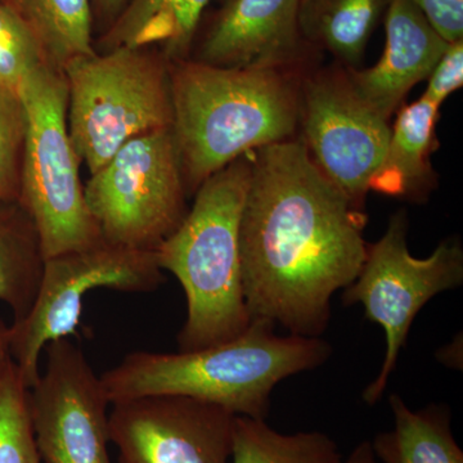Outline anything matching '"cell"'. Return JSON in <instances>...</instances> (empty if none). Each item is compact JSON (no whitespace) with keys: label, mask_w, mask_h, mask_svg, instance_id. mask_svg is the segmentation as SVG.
<instances>
[{"label":"cell","mask_w":463,"mask_h":463,"mask_svg":"<svg viewBox=\"0 0 463 463\" xmlns=\"http://www.w3.org/2000/svg\"><path fill=\"white\" fill-rule=\"evenodd\" d=\"M63 75L70 137L90 175L125 143L173 127L170 61L155 48L96 51Z\"/></svg>","instance_id":"5"},{"label":"cell","mask_w":463,"mask_h":463,"mask_svg":"<svg viewBox=\"0 0 463 463\" xmlns=\"http://www.w3.org/2000/svg\"><path fill=\"white\" fill-rule=\"evenodd\" d=\"M231 463H343V456L325 432L282 434L265 420L236 416Z\"/></svg>","instance_id":"21"},{"label":"cell","mask_w":463,"mask_h":463,"mask_svg":"<svg viewBox=\"0 0 463 463\" xmlns=\"http://www.w3.org/2000/svg\"><path fill=\"white\" fill-rule=\"evenodd\" d=\"M298 123L316 165L355 209H364L388 147L389 120L355 93L346 71L335 70L304 83Z\"/></svg>","instance_id":"11"},{"label":"cell","mask_w":463,"mask_h":463,"mask_svg":"<svg viewBox=\"0 0 463 463\" xmlns=\"http://www.w3.org/2000/svg\"><path fill=\"white\" fill-rule=\"evenodd\" d=\"M258 151L240 222L250 319L321 337L332 297L355 281L367 257V216L326 178L303 139Z\"/></svg>","instance_id":"1"},{"label":"cell","mask_w":463,"mask_h":463,"mask_svg":"<svg viewBox=\"0 0 463 463\" xmlns=\"http://www.w3.org/2000/svg\"><path fill=\"white\" fill-rule=\"evenodd\" d=\"M26 114L20 203L33 219L45 259L103 242L85 201L81 160L67 125L63 72L33 70L18 90Z\"/></svg>","instance_id":"6"},{"label":"cell","mask_w":463,"mask_h":463,"mask_svg":"<svg viewBox=\"0 0 463 463\" xmlns=\"http://www.w3.org/2000/svg\"><path fill=\"white\" fill-rule=\"evenodd\" d=\"M41 66L44 58L32 30L0 0V90L18 93L24 79Z\"/></svg>","instance_id":"23"},{"label":"cell","mask_w":463,"mask_h":463,"mask_svg":"<svg viewBox=\"0 0 463 463\" xmlns=\"http://www.w3.org/2000/svg\"><path fill=\"white\" fill-rule=\"evenodd\" d=\"M173 134L188 194L251 149L292 138L300 93L281 69L170 62Z\"/></svg>","instance_id":"3"},{"label":"cell","mask_w":463,"mask_h":463,"mask_svg":"<svg viewBox=\"0 0 463 463\" xmlns=\"http://www.w3.org/2000/svg\"><path fill=\"white\" fill-rule=\"evenodd\" d=\"M383 57L367 70L346 71L355 93L389 120L414 85L430 76L449 43L408 0H392L385 14Z\"/></svg>","instance_id":"14"},{"label":"cell","mask_w":463,"mask_h":463,"mask_svg":"<svg viewBox=\"0 0 463 463\" xmlns=\"http://www.w3.org/2000/svg\"><path fill=\"white\" fill-rule=\"evenodd\" d=\"M298 0H225L196 60L224 69H283L304 42Z\"/></svg>","instance_id":"13"},{"label":"cell","mask_w":463,"mask_h":463,"mask_svg":"<svg viewBox=\"0 0 463 463\" xmlns=\"http://www.w3.org/2000/svg\"><path fill=\"white\" fill-rule=\"evenodd\" d=\"M109 438L118 463H231L236 414L182 397L111 404Z\"/></svg>","instance_id":"12"},{"label":"cell","mask_w":463,"mask_h":463,"mask_svg":"<svg viewBox=\"0 0 463 463\" xmlns=\"http://www.w3.org/2000/svg\"><path fill=\"white\" fill-rule=\"evenodd\" d=\"M392 0H298L304 41L330 52L354 69Z\"/></svg>","instance_id":"18"},{"label":"cell","mask_w":463,"mask_h":463,"mask_svg":"<svg viewBox=\"0 0 463 463\" xmlns=\"http://www.w3.org/2000/svg\"><path fill=\"white\" fill-rule=\"evenodd\" d=\"M132 0H91L93 17L105 26V30L120 16L121 12Z\"/></svg>","instance_id":"27"},{"label":"cell","mask_w":463,"mask_h":463,"mask_svg":"<svg viewBox=\"0 0 463 463\" xmlns=\"http://www.w3.org/2000/svg\"><path fill=\"white\" fill-rule=\"evenodd\" d=\"M27 392L12 362L0 381V463H43L33 435Z\"/></svg>","instance_id":"22"},{"label":"cell","mask_w":463,"mask_h":463,"mask_svg":"<svg viewBox=\"0 0 463 463\" xmlns=\"http://www.w3.org/2000/svg\"><path fill=\"white\" fill-rule=\"evenodd\" d=\"M156 251L114 245L108 241L45 259L32 309L11 325V355L24 383L39 379L42 353L48 344L74 335L84 298L99 288L149 292L164 282Z\"/></svg>","instance_id":"9"},{"label":"cell","mask_w":463,"mask_h":463,"mask_svg":"<svg viewBox=\"0 0 463 463\" xmlns=\"http://www.w3.org/2000/svg\"><path fill=\"white\" fill-rule=\"evenodd\" d=\"M408 218L395 213L380 241L368 246L355 281L344 289V306L361 304L368 321L385 332L386 352L379 376L364 392V403L380 401L398 364L411 326L432 298L463 283V250L458 240H444L430 257L414 258L407 243Z\"/></svg>","instance_id":"8"},{"label":"cell","mask_w":463,"mask_h":463,"mask_svg":"<svg viewBox=\"0 0 463 463\" xmlns=\"http://www.w3.org/2000/svg\"><path fill=\"white\" fill-rule=\"evenodd\" d=\"M29 388V416L43 463H112L109 402L83 350L65 337L45 347Z\"/></svg>","instance_id":"10"},{"label":"cell","mask_w":463,"mask_h":463,"mask_svg":"<svg viewBox=\"0 0 463 463\" xmlns=\"http://www.w3.org/2000/svg\"><path fill=\"white\" fill-rule=\"evenodd\" d=\"M103 240L155 251L187 215L188 192L173 129L137 137L84 185Z\"/></svg>","instance_id":"7"},{"label":"cell","mask_w":463,"mask_h":463,"mask_svg":"<svg viewBox=\"0 0 463 463\" xmlns=\"http://www.w3.org/2000/svg\"><path fill=\"white\" fill-rule=\"evenodd\" d=\"M23 18L41 47L45 66L57 72L96 52L91 0H3Z\"/></svg>","instance_id":"20"},{"label":"cell","mask_w":463,"mask_h":463,"mask_svg":"<svg viewBox=\"0 0 463 463\" xmlns=\"http://www.w3.org/2000/svg\"><path fill=\"white\" fill-rule=\"evenodd\" d=\"M394 426L371 441L380 463H463L447 405L413 411L398 394L389 399Z\"/></svg>","instance_id":"17"},{"label":"cell","mask_w":463,"mask_h":463,"mask_svg":"<svg viewBox=\"0 0 463 463\" xmlns=\"http://www.w3.org/2000/svg\"><path fill=\"white\" fill-rule=\"evenodd\" d=\"M343 463H380L376 456L373 455V447H371V441H362L353 449L347 457L346 461Z\"/></svg>","instance_id":"29"},{"label":"cell","mask_w":463,"mask_h":463,"mask_svg":"<svg viewBox=\"0 0 463 463\" xmlns=\"http://www.w3.org/2000/svg\"><path fill=\"white\" fill-rule=\"evenodd\" d=\"M276 326L251 321L239 336L197 350L134 352L100 374L109 404L147 397L205 402L236 416L265 420L281 381L330 358L321 337L279 336Z\"/></svg>","instance_id":"2"},{"label":"cell","mask_w":463,"mask_h":463,"mask_svg":"<svg viewBox=\"0 0 463 463\" xmlns=\"http://www.w3.org/2000/svg\"><path fill=\"white\" fill-rule=\"evenodd\" d=\"M438 118V106L423 99L401 109L370 190L386 196L410 197L428 188L431 152L437 148Z\"/></svg>","instance_id":"16"},{"label":"cell","mask_w":463,"mask_h":463,"mask_svg":"<svg viewBox=\"0 0 463 463\" xmlns=\"http://www.w3.org/2000/svg\"><path fill=\"white\" fill-rule=\"evenodd\" d=\"M428 79L429 85L421 99L440 108L441 103L463 84V39L449 43Z\"/></svg>","instance_id":"25"},{"label":"cell","mask_w":463,"mask_h":463,"mask_svg":"<svg viewBox=\"0 0 463 463\" xmlns=\"http://www.w3.org/2000/svg\"><path fill=\"white\" fill-rule=\"evenodd\" d=\"M251 160L245 156L207 178L181 225L155 251L161 269L178 279L187 300L179 350L239 336L250 319L240 261V222Z\"/></svg>","instance_id":"4"},{"label":"cell","mask_w":463,"mask_h":463,"mask_svg":"<svg viewBox=\"0 0 463 463\" xmlns=\"http://www.w3.org/2000/svg\"><path fill=\"white\" fill-rule=\"evenodd\" d=\"M41 237L20 201L0 203V303L14 323L32 309L44 268Z\"/></svg>","instance_id":"19"},{"label":"cell","mask_w":463,"mask_h":463,"mask_svg":"<svg viewBox=\"0 0 463 463\" xmlns=\"http://www.w3.org/2000/svg\"><path fill=\"white\" fill-rule=\"evenodd\" d=\"M214 0H132L103 32L97 52L155 48L170 61L187 60L197 26Z\"/></svg>","instance_id":"15"},{"label":"cell","mask_w":463,"mask_h":463,"mask_svg":"<svg viewBox=\"0 0 463 463\" xmlns=\"http://www.w3.org/2000/svg\"><path fill=\"white\" fill-rule=\"evenodd\" d=\"M448 43L463 39V0H408Z\"/></svg>","instance_id":"26"},{"label":"cell","mask_w":463,"mask_h":463,"mask_svg":"<svg viewBox=\"0 0 463 463\" xmlns=\"http://www.w3.org/2000/svg\"><path fill=\"white\" fill-rule=\"evenodd\" d=\"M14 359L11 355V326L0 319V381Z\"/></svg>","instance_id":"28"},{"label":"cell","mask_w":463,"mask_h":463,"mask_svg":"<svg viewBox=\"0 0 463 463\" xmlns=\"http://www.w3.org/2000/svg\"><path fill=\"white\" fill-rule=\"evenodd\" d=\"M26 114L17 91L0 90V203L21 194Z\"/></svg>","instance_id":"24"}]
</instances>
